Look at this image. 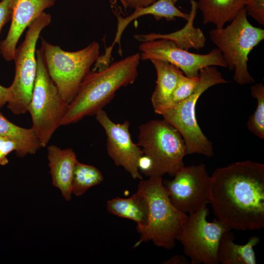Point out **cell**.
Listing matches in <instances>:
<instances>
[{"label":"cell","mask_w":264,"mask_h":264,"mask_svg":"<svg viewBox=\"0 0 264 264\" xmlns=\"http://www.w3.org/2000/svg\"><path fill=\"white\" fill-rule=\"evenodd\" d=\"M209 204L216 219L230 230L264 227V165L246 160L216 169Z\"/></svg>","instance_id":"obj_1"},{"label":"cell","mask_w":264,"mask_h":264,"mask_svg":"<svg viewBox=\"0 0 264 264\" xmlns=\"http://www.w3.org/2000/svg\"><path fill=\"white\" fill-rule=\"evenodd\" d=\"M140 54L134 53L85 77L69 104L61 125L74 123L85 116L95 114L114 97L116 91L132 84L138 75Z\"/></svg>","instance_id":"obj_2"},{"label":"cell","mask_w":264,"mask_h":264,"mask_svg":"<svg viewBox=\"0 0 264 264\" xmlns=\"http://www.w3.org/2000/svg\"><path fill=\"white\" fill-rule=\"evenodd\" d=\"M144 196L148 207L146 225L137 230L140 239L135 243L151 241L155 246L171 249L176 246V237L188 219L171 203L162 176H151L142 180L137 190Z\"/></svg>","instance_id":"obj_3"},{"label":"cell","mask_w":264,"mask_h":264,"mask_svg":"<svg viewBox=\"0 0 264 264\" xmlns=\"http://www.w3.org/2000/svg\"><path fill=\"white\" fill-rule=\"evenodd\" d=\"M199 82L194 92L186 99L170 107L159 108L154 112L176 128L185 143L187 154H197L211 157L212 143L199 126L196 115V107L200 96L209 88L228 81L214 66L204 67L198 74Z\"/></svg>","instance_id":"obj_4"},{"label":"cell","mask_w":264,"mask_h":264,"mask_svg":"<svg viewBox=\"0 0 264 264\" xmlns=\"http://www.w3.org/2000/svg\"><path fill=\"white\" fill-rule=\"evenodd\" d=\"M39 49L51 79L69 104L100 56L99 43L93 41L83 49L67 51L42 38Z\"/></svg>","instance_id":"obj_5"},{"label":"cell","mask_w":264,"mask_h":264,"mask_svg":"<svg viewBox=\"0 0 264 264\" xmlns=\"http://www.w3.org/2000/svg\"><path fill=\"white\" fill-rule=\"evenodd\" d=\"M243 8L225 27L213 29L210 38L221 51L227 67L234 71L233 79L238 84H252L255 80L247 67L248 55L264 39V30L254 26Z\"/></svg>","instance_id":"obj_6"},{"label":"cell","mask_w":264,"mask_h":264,"mask_svg":"<svg viewBox=\"0 0 264 264\" xmlns=\"http://www.w3.org/2000/svg\"><path fill=\"white\" fill-rule=\"evenodd\" d=\"M137 145L153 162L151 176H174L184 166L185 143L178 131L165 120L140 126ZM150 177V176H149Z\"/></svg>","instance_id":"obj_7"},{"label":"cell","mask_w":264,"mask_h":264,"mask_svg":"<svg viewBox=\"0 0 264 264\" xmlns=\"http://www.w3.org/2000/svg\"><path fill=\"white\" fill-rule=\"evenodd\" d=\"M36 76L27 112L32 119L31 128L43 148L61 125L69 104L62 99L51 79L40 49L36 50Z\"/></svg>","instance_id":"obj_8"},{"label":"cell","mask_w":264,"mask_h":264,"mask_svg":"<svg viewBox=\"0 0 264 264\" xmlns=\"http://www.w3.org/2000/svg\"><path fill=\"white\" fill-rule=\"evenodd\" d=\"M51 15L43 13L28 27L22 43L16 48L13 60L15 74L8 88L7 108L14 114L27 112L37 73L36 44L43 30L49 25Z\"/></svg>","instance_id":"obj_9"},{"label":"cell","mask_w":264,"mask_h":264,"mask_svg":"<svg viewBox=\"0 0 264 264\" xmlns=\"http://www.w3.org/2000/svg\"><path fill=\"white\" fill-rule=\"evenodd\" d=\"M209 209L204 207L189 214L176 240L182 245L191 264H218V251L223 234L230 230L217 219L207 220Z\"/></svg>","instance_id":"obj_10"},{"label":"cell","mask_w":264,"mask_h":264,"mask_svg":"<svg viewBox=\"0 0 264 264\" xmlns=\"http://www.w3.org/2000/svg\"><path fill=\"white\" fill-rule=\"evenodd\" d=\"M172 180H163L173 205L187 214L197 212L209 203L212 178L201 163L182 167Z\"/></svg>","instance_id":"obj_11"},{"label":"cell","mask_w":264,"mask_h":264,"mask_svg":"<svg viewBox=\"0 0 264 264\" xmlns=\"http://www.w3.org/2000/svg\"><path fill=\"white\" fill-rule=\"evenodd\" d=\"M139 48L142 60L164 61L180 69L188 77L198 76L202 68L210 66L227 67L220 50L214 48L205 54H196L178 47L173 41L160 39L142 43Z\"/></svg>","instance_id":"obj_12"},{"label":"cell","mask_w":264,"mask_h":264,"mask_svg":"<svg viewBox=\"0 0 264 264\" xmlns=\"http://www.w3.org/2000/svg\"><path fill=\"white\" fill-rule=\"evenodd\" d=\"M96 119L102 126L107 137V150L109 156L118 166L122 167L133 179L141 180L138 163L143 155L141 148L131 139L130 123H115L103 110L96 114Z\"/></svg>","instance_id":"obj_13"},{"label":"cell","mask_w":264,"mask_h":264,"mask_svg":"<svg viewBox=\"0 0 264 264\" xmlns=\"http://www.w3.org/2000/svg\"><path fill=\"white\" fill-rule=\"evenodd\" d=\"M56 0H11V24L5 38L0 43V53L7 61L13 60L17 44L28 27Z\"/></svg>","instance_id":"obj_14"},{"label":"cell","mask_w":264,"mask_h":264,"mask_svg":"<svg viewBox=\"0 0 264 264\" xmlns=\"http://www.w3.org/2000/svg\"><path fill=\"white\" fill-rule=\"evenodd\" d=\"M147 15H153L157 21L165 18L170 21L174 20L176 17L181 18L187 21L190 17L189 13L180 11L171 0H155L148 6L136 8L132 13L125 18L116 14L117 23L115 36L111 45L106 49L104 55L111 58V51L115 44H119V53L121 55V38L124 31L132 22Z\"/></svg>","instance_id":"obj_15"},{"label":"cell","mask_w":264,"mask_h":264,"mask_svg":"<svg viewBox=\"0 0 264 264\" xmlns=\"http://www.w3.org/2000/svg\"><path fill=\"white\" fill-rule=\"evenodd\" d=\"M47 149L52 184L59 189L66 200H70L73 172L78 161L76 154L72 149H61L53 145Z\"/></svg>","instance_id":"obj_16"},{"label":"cell","mask_w":264,"mask_h":264,"mask_svg":"<svg viewBox=\"0 0 264 264\" xmlns=\"http://www.w3.org/2000/svg\"><path fill=\"white\" fill-rule=\"evenodd\" d=\"M191 9L190 17L187 23L181 29L168 34L151 33L144 34H135L133 37L136 40L143 42L164 39L173 41L178 47L188 50L190 48L198 50L205 46L206 38L202 31L195 27L194 21L197 14L198 3L191 1Z\"/></svg>","instance_id":"obj_17"},{"label":"cell","mask_w":264,"mask_h":264,"mask_svg":"<svg viewBox=\"0 0 264 264\" xmlns=\"http://www.w3.org/2000/svg\"><path fill=\"white\" fill-rule=\"evenodd\" d=\"M235 239L231 230H228L223 234L218 251L219 264H256L257 261L254 248L259 243L260 238L253 236L244 244L235 243Z\"/></svg>","instance_id":"obj_18"},{"label":"cell","mask_w":264,"mask_h":264,"mask_svg":"<svg viewBox=\"0 0 264 264\" xmlns=\"http://www.w3.org/2000/svg\"><path fill=\"white\" fill-rule=\"evenodd\" d=\"M248 0H198L204 24L213 23L221 28L233 20L244 8Z\"/></svg>","instance_id":"obj_19"},{"label":"cell","mask_w":264,"mask_h":264,"mask_svg":"<svg viewBox=\"0 0 264 264\" xmlns=\"http://www.w3.org/2000/svg\"><path fill=\"white\" fill-rule=\"evenodd\" d=\"M156 70V86L151 97L154 110L165 107L168 103L176 86L181 71L169 63L157 59L150 60Z\"/></svg>","instance_id":"obj_20"},{"label":"cell","mask_w":264,"mask_h":264,"mask_svg":"<svg viewBox=\"0 0 264 264\" xmlns=\"http://www.w3.org/2000/svg\"><path fill=\"white\" fill-rule=\"evenodd\" d=\"M108 211L115 216L133 220L136 230L144 227L147 222L148 207L143 194L136 192L128 198H115L107 201Z\"/></svg>","instance_id":"obj_21"},{"label":"cell","mask_w":264,"mask_h":264,"mask_svg":"<svg viewBox=\"0 0 264 264\" xmlns=\"http://www.w3.org/2000/svg\"><path fill=\"white\" fill-rule=\"evenodd\" d=\"M0 135L15 140L21 150V157L34 154L41 148L32 129L19 127L6 118L0 111Z\"/></svg>","instance_id":"obj_22"},{"label":"cell","mask_w":264,"mask_h":264,"mask_svg":"<svg viewBox=\"0 0 264 264\" xmlns=\"http://www.w3.org/2000/svg\"><path fill=\"white\" fill-rule=\"evenodd\" d=\"M104 180L102 173L95 167L77 161L72 181V193L76 196L84 194L89 188Z\"/></svg>","instance_id":"obj_23"},{"label":"cell","mask_w":264,"mask_h":264,"mask_svg":"<svg viewBox=\"0 0 264 264\" xmlns=\"http://www.w3.org/2000/svg\"><path fill=\"white\" fill-rule=\"evenodd\" d=\"M251 94L257 100L254 112L250 116L246 123L248 130L260 139L264 138V86L263 83L251 87Z\"/></svg>","instance_id":"obj_24"},{"label":"cell","mask_w":264,"mask_h":264,"mask_svg":"<svg viewBox=\"0 0 264 264\" xmlns=\"http://www.w3.org/2000/svg\"><path fill=\"white\" fill-rule=\"evenodd\" d=\"M198 76L188 77L185 75L182 71H181L178 75L176 86L168 103L165 107L159 108L170 107L186 99L194 92L198 85Z\"/></svg>","instance_id":"obj_25"},{"label":"cell","mask_w":264,"mask_h":264,"mask_svg":"<svg viewBox=\"0 0 264 264\" xmlns=\"http://www.w3.org/2000/svg\"><path fill=\"white\" fill-rule=\"evenodd\" d=\"M15 151L17 156L21 157V150L15 140L7 137L0 135V165H5L8 162L7 155Z\"/></svg>","instance_id":"obj_26"},{"label":"cell","mask_w":264,"mask_h":264,"mask_svg":"<svg viewBox=\"0 0 264 264\" xmlns=\"http://www.w3.org/2000/svg\"><path fill=\"white\" fill-rule=\"evenodd\" d=\"M244 8L247 14L264 25V0H248Z\"/></svg>","instance_id":"obj_27"},{"label":"cell","mask_w":264,"mask_h":264,"mask_svg":"<svg viewBox=\"0 0 264 264\" xmlns=\"http://www.w3.org/2000/svg\"><path fill=\"white\" fill-rule=\"evenodd\" d=\"M11 0H1L0 1V33L4 24L10 19Z\"/></svg>","instance_id":"obj_28"},{"label":"cell","mask_w":264,"mask_h":264,"mask_svg":"<svg viewBox=\"0 0 264 264\" xmlns=\"http://www.w3.org/2000/svg\"><path fill=\"white\" fill-rule=\"evenodd\" d=\"M126 8H136L140 7L148 6L155 0H124Z\"/></svg>","instance_id":"obj_29"},{"label":"cell","mask_w":264,"mask_h":264,"mask_svg":"<svg viewBox=\"0 0 264 264\" xmlns=\"http://www.w3.org/2000/svg\"><path fill=\"white\" fill-rule=\"evenodd\" d=\"M163 264H190V260L182 255H175L162 262Z\"/></svg>","instance_id":"obj_30"},{"label":"cell","mask_w":264,"mask_h":264,"mask_svg":"<svg viewBox=\"0 0 264 264\" xmlns=\"http://www.w3.org/2000/svg\"><path fill=\"white\" fill-rule=\"evenodd\" d=\"M9 94V88L0 85V109L7 103Z\"/></svg>","instance_id":"obj_31"},{"label":"cell","mask_w":264,"mask_h":264,"mask_svg":"<svg viewBox=\"0 0 264 264\" xmlns=\"http://www.w3.org/2000/svg\"><path fill=\"white\" fill-rule=\"evenodd\" d=\"M109 1L112 7L113 6L115 5L116 3H117L118 2H120L125 8V9L127 8L124 0H109Z\"/></svg>","instance_id":"obj_32"},{"label":"cell","mask_w":264,"mask_h":264,"mask_svg":"<svg viewBox=\"0 0 264 264\" xmlns=\"http://www.w3.org/2000/svg\"><path fill=\"white\" fill-rule=\"evenodd\" d=\"M171 0L172 1V2L173 3H174L175 4L176 3V2L178 0ZM192 0H190V1H192Z\"/></svg>","instance_id":"obj_33"}]
</instances>
